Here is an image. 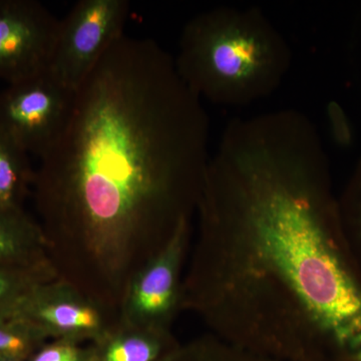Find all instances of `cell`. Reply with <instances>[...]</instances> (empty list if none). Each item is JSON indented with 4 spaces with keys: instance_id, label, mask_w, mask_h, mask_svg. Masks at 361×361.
<instances>
[{
    "instance_id": "1",
    "label": "cell",
    "mask_w": 361,
    "mask_h": 361,
    "mask_svg": "<svg viewBox=\"0 0 361 361\" xmlns=\"http://www.w3.org/2000/svg\"><path fill=\"white\" fill-rule=\"evenodd\" d=\"M180 310L281 361H361V276L322 140L304 114L228 123L210 156Z\"/></svg>"
},
{
    "instance_id": "2",
    "label": "cell",
    "mask_w": 361,
    "mask_h": 361,
    "mask_svg": "<svg viewBox=\"0 0 361 361\" xmlns=\"http://www.w3.org/2000/svg\"><path fill=\"white\" fill-rule=\"evenodd\" d=\"M209 128L167 51L116 40L35 170L37 222L59 277L118 313L133 277L195 220Z\"/></svg>"
},
{
    "instance_id": "3",
    "label": "cell",
    "mask_w": 361,
    "mask_h": 361,
    "mask_svg": "<svg viewBox=\"0 0 361 361\" xmlns=\"http://www.w3.org/2000/svg\"><path fill=\"white\" fill-rule=\"evenodd\" d=\"M175 65L200 99L237 106L260 101L290 70V47L257 8L220 6L194 16L180 35Z\"/></svg>"
},
{
    "instance_id": "4",
    "label": "cell",
    "mask_w": 361,
    "mask_h": 361,
    "mask_svg": "<svg viewBox=\"0 0 361 361\" xmlns=\"http://www.w3.org/2000/svg\"><path fill=\"white\" fill-rule=\"evenodd\" d=\"M128 0H80L63 20L47 73L75 92L106 52L121 39L129 18Z\"/></svg>"
},
{
    "instance_id": "5",
    "label": "cell",
    "mask_w": 361,
    "mask_h": 361,
    "mask_svg": "<svg viewBox=\"0 0 361 361\" xmlns=\"http://www.w3.org/2000/svg\"><path fill=\"white\" fill-rule=\"evenodd\" d=\"M75 96L49 73L8 85L0 92V133L42 158L65 129Z\"/></svg>"
},
{
    "instance_id": "6",
    "label": "cell",
    "mask_w": 361,
    "mask_h": 361,
    "mask_svg": "<svg viewBox=\"0 0 361 361\" xmlns=\"http://www.w3.org/2000/svg\"><path fill=\"white\" fill-rule=\"evenodd\" d=\"M193 221L180 223L165 247L130 280L118 311L120 322L172 329L182 311V283L193 241Z\"/></svg>"
},
{
    "instance_id": "7",
    "label": "cell",
    "mask_w": 361,
    "mask_h": 361,
    "mask_svg": "<svg viewBox=\"0 0 361 361\" xmlns=\"http://www.w3.org/2000/svg\"><path fill=\"white\" fill-rule=\"evenodd\" d=\"M59 27L39 1L0 0V80L11 85L47 73Z\"/></svg>"
},
{
    "instance_id": "8",
    "label": "cell",
    "mask_w": 361,
    "mask_h": 361,
    "mask_svg": "<svg viewBox=\"0 0 361 361\" xmlns=\"http://www.w3.org/2000/svg\"><path fill=\"white\" fill-rule=\"evenodd\" d=\"M14 318L30 323L49 339L80 343L96 341L118 315L59 277L37 286Z\"/></svg>"
},
{
    "instance_id": "9",
    "label": "cell",
    "mask_w": 361,
    "mask_h": 361,
    "mask_svg": "<svg viewBox=\"0 0 361 361\" xmlns=\"http://www.w3.org/2000/svg\"><path fill=\"white\" fill-rule=\"evenodd\" d=\"M180 343L172 329L133 326L118 320L87 348L89 361H167Z\"/></svg>"
},
{
    "instance_id": "10",
    "label": "cell",
    "mask_w": 361,
    "mask_h": 361,
    "mask_svg": "<svg viewBox=\"0 0 361 361\" xmlns=\"http://www.w3.org/2000/svg\"><path fill=\"white\" fill-rule=\"evenodd\" d=\"M42 267L54 265L39 223L25 209L0 208V269Z\"/></svg>"
},
{
    "instance_id": "11",
    "label": "cell",
    "mask_w": 361,
    "mask_h": 361,
    "mask_svg": "<svg viewBox=\"0 0 361 361\" xmlns=\"http://www.w3.org/2000/svg\"><path fill=\"white\" fill-rule=\"evenodd\" d=\"M28 156L0 133V208L25 209L35 174Z\"/></svg>"
},
{
    "instance_id": "12",
    "label": "cell",
    "mask_w": 361,
    "mask_h": 361,
    "mask_svg": "<svg viewBox=\"0 0 361 361\" xmlns=\"http://www.w3.org/2000/svg\"><path fill=\"white\" fill-rule=\"evenodd\" d=\"M56 278L59 275L54 267L0 269V323L13 319L37 286Z\"/></svg>"
},
{
    "instance_id": "13",
    "label": "cell",
    "mask_w": 361,
    "mask_h": 361,
    "mask_svg": "<svg viewBox=\"0 0 361 361\" xmlns=\"http://www.w3.org/2000/svg\"><path fill=\"white\" fill-rule=\"evenodd\" d=\"M167 361H281L252 353L214 336L204 334L180 348Z\"/></svg>"
},
{
    "instance_id": "14",
    "label": "cell",
    "mask_w": 361,
    "mask_h": 361,
    "mask_svg": "<svg viewBox=\"0 0 361 361\" xmlns=\"http://www.w3.org/2000/svg\"><path fill=\"white\" fill-rule=\"evenodd\" d=\"M337 199L344 237L361 276V158Z\"/></svg>"
},
{
    "instance_id": "15",
    "label": "cell",
    "mask_w": 361,
    "mask_h": 361,
    "mask_svg": "<svg viewBox=\"0 0 361 361\" xmlns=\"http://www.w3.org/2000/svg\"><path fill=\"white\" fill-rule=\"evenodd\" d=\"M49 338L30 323L21 319L0 323V361H28Z\"/></svg>"
},
{
    "instance_id": "16",
    "label": "cell",
    "mask_w": 361,
    "mask_h": 361,
    "mask_svg": "<svg viewBox=\"0 0 361 361\" xmlns=\"http://www.w3.org/2000/svg\"><path fill=\"white\" fill-rule=\"evenodd\" d=\"M28 361H89V355L78 342L54 341L47 342Z\"/></svg>"
},
{
    "instance_id": "17",
    "label": "cell",
    "mask_w": 361,
    "mask_h": 361,
    "mask_svg": "<svg viewBox=\"0 0 361 361\" xmlns=\"http://www.w3.org/2000/svg\"><path fill=\"white\" fill-rule=\"evenodd\" d=\"M326 118L334 144L341 149L350 148L355 142V134L350 121L341 104L336 101H330L326 106Z\"/></svg>"
},
{
    "instance_id": "18",
    "label": "cell",
    "mask_w": 361,
    "mask_h": 361,
    "mask_svg": "<svg viewBox=\"0 0 361 361\" xmlns=\"http://www.w3.org/2000/svg\"><path fill=\"white\" fill-rule=\"evenodd\" d=\"M6 361H13V360H6Z\"/></svg>"
}]
</instances>
